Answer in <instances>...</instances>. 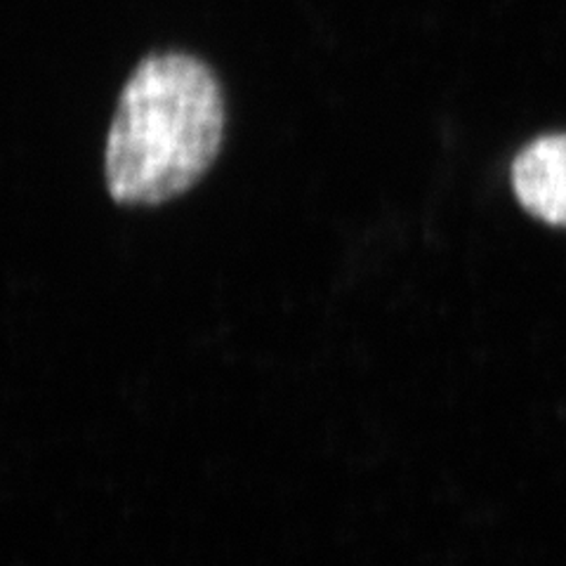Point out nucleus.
<instances>
[{
    "label": "nucleus",
    "mask_w": 566,
    "mask_h": 566,
    "mask_svg": "<svg viewBox=\"0 0 566 566\" xmlns=\"http://www.w3.org/2000/svg\"><path fill=\"white\" fill-rule=\"evenodd\" d=\"M224 137V97L212 69L185 52L142 60L123 85L106 137L104 177L123 206H158L197 185Z\"/></svg>",
    "instance_id": "1"
},
{
    "label": "nucleus",
    "mask_w": 566,
    "mask_h": 566,
    "mask_svg": "<svg viewBox=\"0 0 566 566\" xmlns=\"http://www.w3.org/2000/svg\"><path fill=\"white\" fill-rule=\"evenodd\" d=\"M512 189L531 216L566 227V135H545L526 145L512 164Z\"/></svg>",
    "instance_id": "2"
}]
</instances>
